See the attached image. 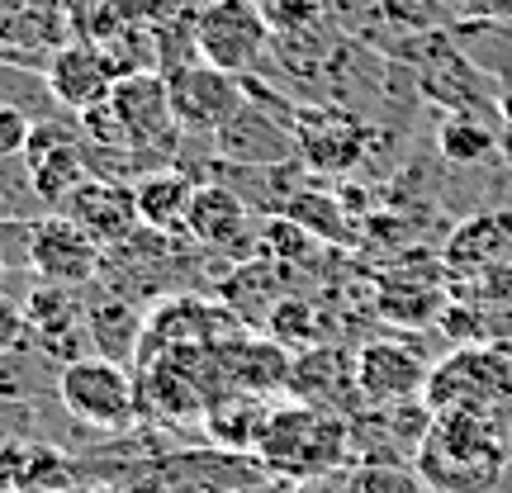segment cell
<instances>
[{
	"mask_svg": "<svg viewBox=\"0 0 512 493\" xmlns=\"http://www.w3.org/2000/svg\"><path fill=\"white\" fill-rule=\"evenodd\" d=\"M512 465V418L494 408H441L422 437L418 470L432 493H494Z\"/></svg>",
	"mask_w": 512,
	"mask_h": 493,
	"instance_id": "obj_1",
	"label": "cell"
},
{
	"mask_svg": "<svg viewBox=\"0 0 512 493\" xmlns=\"http://www.w3.org/2000/svg\"><path fill=\"white\" fill-rule=\"evenodd\" d=\"M252 456L271 479H337L347 465H356L351 418L299 399L280 403L266 413Z\"/></svg>",
	"mask_w": 512,
	"mask_h": 493,
	"instance_id": "obj_2",
	"label": "cell"
},
{
	"mask_svg": "<svg viewBox=\"0 0 512 493\" xmlns=\"http://www.w3.org/2000/svg\"><path fill=\"white\" fill-rule=\"evenodd\" d=\"M57 403L62 413L95 432H128L143 418V389L124 361L81 356L57 370Z\"/></svg>",
	"mask_w": 512,
	"mask_h": 493,
	"instance_id": "obj_3",
	"label": "cell"
},
{
	"mask_svg": "<svg viewBox=\"0 0 512 493\" xmlns=\"http://www.w3.org/2000/svg\"><path fill=\"white\" fill-rule=\"evenodd\" d=\"M190 38L200 48V62L247 81L271 53L275 29L261 0H209L190 24Z\"/></svg>",
	"mask_w": 512,
	"mask_h": 493,
	"instance_id": "obj_4",
	"label": "cell"
},
{
	"mask_svg": "<svg viewBox=\"0 0 512 493\" xmlns=\"http://www.w3.org/2000/svg\"><path fill=\"white\" fill-rule=\"evenodd\" d=\"M24 261L34 280L48 285H67V290H86L105 271V247L81 228L76 219L48 209L43 219L24 223Z\"/></svg>",
	"mask_w": 512,
	"mask_h": 493,
	"instance_id": "obj_5",
	"label": "cell"
},
{
	"mask_svg": "<svg viewBox=\"0 0 512 493\" xmlns=\"http://www.w3.org/2000/svg\"><path fill=\"white\" fill-rule=\"evenodd\" d=\"M110 114L119 133H124L128 152H152V147H162L166 157H171V147H176V110H171V86H166L162 72H128L119 76V86L110 95Z\"/></svg>",
	"mask_w": 512,
	"mask_h": 493,
	"instance_id": "obj_6",
	"label": "cell"
},
{
	"mask_svg": "<svg viewBox=\"0 0 512 493\" xmlns=\"http://www.w3.org/2000/svg\"><path fill=\"white\" fill-rule=\"evenodd\" d=\"M427 427H432V408L422 399L394 403V408H361L351 418L356 465H418Z\"/></svg>",
	"mask_w": 512,
	"mask_h": 493,
	"instance_id": "obj_7",
	"label": "cell"
},
{
	"mask_svg": "<svg viewBox=\"0 0 512 493\" xmlns=\"http://www.w3.org/2000/svg\"><path fill=\"white\" fill-rule=\"evenodd\" d=\"M24 342L53 356L57 366L81 361V347H91V328H86V304L76 299V290L34 280V290L24 299Z\"/></svg>",
	"mask_w": 512,
	"mask_h": 493,
	"instance_id": "obj_8",
	"label": "cell"
},
{
	"mask_svg": "<svg viewBox=\"0 0 512 493\" xmlns=\"http://www.w3.org/2000/svg\"><path fill=\"white\" fill-rule=\"evenodd\" d=\"M166 86H171V110H176L181 128H195V133H209V138L247 105V81L219 72L209 62L176 67L166 76Z\"/></svg>",
	"mask_w": 512,
	"mask_h": 493,
	"instance_id": "obj_9",
	"label": "cell"
},
{
	"mask_svg": "<svg viewBox=\"0 0 512 493\" xmlns=\"http://www.w3.org/2000/svg\"><path fill=\"white\" fill-rule=\"evenodd\" d=\"M91 143L86 138H72L67 128L57 124H34V138L24 147V176H29V190L43 209H62V200L72 195L76 185L95 176L91 162H86Z\"/></svg>",
	"mask_w": 512,
	"mask_h": 493,
	"instance_id": "obj_10",
	"label": "cell"
},
{
	"mask_svg": "<svg viewBox=\"0 0 512 493\" xmlns=\"http://www.w3.org/2000/svg\"><path fill=\"white\" fill-rule=\"evenodd\" d=\"M432 366L403 342H366L356 351V389L366 408H394V403H418L427 394Z\"/></svg>",
	"mask_w": 512,
	"mask_h": 493,
	"instance_id": "obj_11",
	"label": "cell"
},
{
	"mask_svg": "<svg viewBox=\"0 0 512 493\" xmlns=\"http://www.w3.org/2000/svg\"><path fill=\"white\" fill-rule=\"evenodd\" d=\"M57 214L76 219L95 242H100V247H105V252H114V247H124V242H133L138 233H143L138 204H133V185L105 181V176H86V181L62 200Z\"/></svg>",
	"mask_w": 512,
	"mask_h": 493,
	"instance_id": "obj_12",
	"label": "cell"
},
{
	"mask_svg": "<svg viewBox=\"0 0 512 493\" xmlns=\"http://www.w3.org/2000/svg\"><path fill=\"white\" fill-rule=\"evenodd\" d=\"M285 394H294L299 403H313V408H332L342 418H356L366 408L361 389H356V356L337 347H309L304 356H294Z\"/></svg>",
	"mask_w": 512,
	"mask_h": 493,
	"instance_id": "obj_13",
	"label": "cell"
},
{
	"mask_svg": "<svg viewBox=\"0 0 512 493\" xmlns=\"http://www.w3.org/2000/svg\"><path fill=\"white\" fill-rule=\"evenodd\" d=\"M119 67L105 48L95 43H72L48 62V95H53L62 110H76V114H91L100 105H110L114 86H119Z\"/></svg>",
	"mask_w": 512,
	"mask_h": 493,
	"instance_id": "obj_14",
	"label": "cell"
},
{
	"mask_svg": "<svg viewBox=\"0 0 512 493\" xmlns=\"http://www.w3.org/2000/svg\"><path fill=\"white\" fill-rule=\"evenodd\" d=\"M91 290L95 294L86 299V328H91L95 356H110V361H124V366L138 361L143 328H147L143 309L124 290H100V280H95Z\"/></svg>",
	"mask_w": 512,
	"mask_h": 493,
	"instance_id": "obj_15",
	"label": "cell"
},
{
	"mask_svg": "<svg viewBox=\"0 0 512 493\" xmlns=\"http://www.w3.org/2000/svg\"><path fill=\"white\" fill-rule=\"evenodd\" d=\"M214 143L228 162H280V157H290L294 152V133L285 124H271V114H261L247 100L228 124L214 133Z\"/></svg>",
	"mask_w": 512,
	"mask_h": 493,
	"instance_id": "obj_16",
	"label": "cell"
},
{
	"mask_svg": "<svg viewBox=\"0 0 512 493\" xmlns=\"http://www.w3.org/2000/svg\"><path fill=\"white\" fill-rule=\"evenodd\" d=\"M195 190H200V185L190 181L185 171H147V176H138L133 204H138L143 228H152V233H185Z\"/></svg>",
	"mask_w": 512,
	"mask_h": 493,
	"instance_id": "obj_17",
	"label": "cell"
},
{
	"mask_svg": "<svg viewBox=\"0 0 512 493\" xmlns=\"http://www.w3.org/2000/svg\"><path fill=\"white\" fill-rule=\"evenodd\" d=\"M247 228V204L223 190V185H200L195 190V204H190V219H185V233L204 247H233Z\"/></svg>",
	"mask_w": 512,
	"mask_h": 493,
	"instance_id": "obj_18",
	"label": "cell"
},
{
	"mask_svg": "<svg viewBox=\"0 0 512 493\" xmlns=\"http://www.w3.org/2000/svg\"><path fill=\"white\" fill-rule=\"evenodd\" d=\"M266 403L256 399V394H228V399L209 403V413H204V432L209 441L219 446V451H242V456H252L256 441H261V427H266Z\"/></svg>",
	"mask_w": 512,
	"mask_h": 493,
	"instance_id": "obj_19",
	"label": "cell"
},
{
	"mask_svg": "<svg viewBox=\"0 0 512 493\" xmlns=\"http://www.w3.org/2000/svg\"><path fill=\"white\" fill-rule=\"evenodd\" d=\"M332 493H432L413 465H347Z\"/></svg>",
	"mask_w": 512,
	"mask_h": 493,
	"instance_id": "obj_20",
	"label": "cell"
},
{
	"mask_svg": "<svg viewBox=\"0 0 512 493\" xmlns=\"http://www.w3.org/2000/svg\"><path fill=\"white\" fill-rule=\"evenodd\" d=\"M437 143L451 162H484V157L494 152V128L479 124L475 114H451V119L441 124Z\"/></svg>",
	"mask_w": 512,
	"mask_h": 493,
	"instance_id": "obj_21",
	"label": "cell"
},
{
	"mask_svg": "<svg viewBox=\"0 0 512 493\" xmlns=\"http://www.w3.org/2000/svg\"><path fill=\"white\" fill-rule=\"evenodd\" d=\"M290 219L304 223V233H318V238H332V242H342L347 238V219H342V209L332 200H323V195H309V200H294L290 204Z\"/></svg>",
	"mask_w": 512,
	"mask_h": 493,
	"instance_id": "obj_22",
	"label": "cell"
},
{
	"mask_svg": "<svg viewBox=\"0 0 512 493\" xmlns=\"http://www.w3.org/2000/svg\"><path fill=\"white\" fill-rule=\"evenodd\" d=\"M261 10L271 19V29L285 34H309V24L323 19V0H261Z\"/></svg>",
	"mask_w": 512,
	"mask_h": 493,
	"instance_id": "obj_23",
	"label": "cell"
},
{
	"mask_svg": "<svg viewBox=\"0 0 512 493\" xmlns=\"http://www.w3.org/2000/svg\"><path fill=\"white\" fill-rule=\"evenodd\" d=\"M34 138V124L19 105H0V162H15L24 157V147Z\"/></svg>",
	"mask_w": 512,
	"mask_h": 493,
	"instance_id": "obj_24",
	"label": "cell"
},
{
	"mask_svg": "<svg viewBox=\"0 0 512 493\" xmlns=\"http://www.w3.org/2000/svg\"><path fill=\"white\" fill-rule=\"evenodd\" d=\"M24 347V299L0 290V356Z\"/></svg>",
	"mask_w": 512,
	"mask_h": 493,
	"instance_id": "obj_25",
	"label": "cell"
},
{
	"mask_svg": "<svg viewBox=\"0 0 512 493\" xmlns=\"http://www.w3.org/2000/svg\"><path fill=\"white\" fill-rule=\"evenodd\" d=\"M242 493H332V479H261Z\"/></svg>",
	"mask_w": 512,
	"mask_h": 493,
	"instance_id": "obj_26",
	"label": "cell"
},
{
	"mask_svg": "<svg viewBox=\"0 0 512 493\" xmlns=\"http://www.w3.org/2000/svg\"><path fill=\"white\" fill-rule=\"evenodd\" d=\"M465 10L475 19H503V24H512V0H465Z\"/></svg>",
	"mask_w": 512,
	"mask_h": 493,
	"instance_id": "obj_27",
	"label": "cell"
},
{
	"mask_svg": "<svg viewBox=\"0 0 512 493\" xmlns=\"http://www.w3.org/2000/svg\"><path fill=\"white\" fill-rule=\"evenodd\" d=\"M5 219H15V209H10V200L0 195V223H5Z\"/></svg>",
	"mask_w": 512,
	"mask_h": 493,
	"instance_id": "obj_28",
	"label": "cell"
},
{
	"mask_svg": "<svg viewBox=\"0 0 512 493\" xmlns=\"http://www.w3.org/2000/svg\"><path fill=\"white\" fill-rule=\"evenodd\" d=\"M5 271H10V266H5V247H0V290H5Z\"/></svg>",
	"mask_w": 512,
	"mask_h": 493,
	"instance_id": "obj_29",
	"label": "cell"
}]
</instances>
